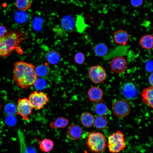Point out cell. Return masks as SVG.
Listing matches in <instances>:
<instances>
[{
	"label": "cell",
	"instance_id": "obj_18",
	"mask_svg": "<svg viewBox=\"0 0 153 153\" xmlns=\"http://www.w3.org/2000/svg\"><path fill=\"white\" fill-rule=\"evenodd\" d=\"M18 134L20 153H36L35 150L33 148L29 147L27 145L22 134L19 133Z\"/></svg>",
	"mask_w": 153,
	"mask_h": 153
},
{
	"label": "cell",
	"instance_id": "obj_31",
	"mask_svg": "<svg viewBox=\"0 0 153 153\" xmlns=\"http://www.w3.org/2000/svg\"><path fill=\"white\" fill-rule=\"evenodd\" d=\"M7 32V30L5 27L0 25V37L3 35Z\"/></svg>",
	"mask_w": 153,
	"mask_h": 153
},
{
	"label": "cell",
	"instance_id": "obj_2",
	"mask_svg": "<svg viewBox=\"0 0 153 153\" xmlns=\"http://www.w3.org/2000/svg\"><path fill=\"white\" fill-rule=\"evenodd\" d=\"M22 36V33L14 31L0 37V58L8 56L14 51L23 40Z\"/></svg>",
	"mask_w": 153,
	"mask_h": 153
},
{
	"label": "cell",
	"instance_id": "obj_24",
	"mask_svg": "<svg viewBox=\"0 0 153 153\" xmlns=\"http://www.w3.org/2000/svg\"><path fill=\"white\" fill-rule=\"evenodd\" d=\"M31 5V0H16L15 5L19 10L26 11L30 8Z\"/></svg>",
	"mask_w": 153,
	"mask_h": 153
},
{
	"label": "cell",
	"instance_id": "obj_17",
	"mask_svg": "<svg viewBox=\"0 0 153 153\" xmlns=\"http://www.w3.org/2000/svg\"><path fill=\"white\" fill-rule=\"evenodd\" d=\"M139 43L143 49L150 50L152 48L153 43V36L151 34L145 35L140 38Z\"/></svg>",
	"mask_w": 153,
	"mask_h": 153
},
{
	"label": "cell",
	"instance_id": "obj_19",
	"mask_svg": "<svg viewBox=\"0 0 153 153\" xmlns=\"http://www.w3.org/2000/svg\"><path fill=\"white\" fill-rule=\"evenodd\" d=\"M36 140L40 143L39 147L42 152H48L51 151L54 147L53 142L48 139H44L41 140Z\"/></svg>",
	"mask_w": 153,
	"mask_h": 153
},
{
	"label": "cell",
	"instance_id": "obj_6",
	"mask_svg": "<svg viewBox=\"0 0 153 153\" xmlns=\"http://www.w3.org/2000/svg\"><path fill=\"white\" fill-rule=\"evenodd\" d=\"M112 108L114 114L120 118L126 117L131 111V106L129 103L126 101L122 99L114 102Z\"/></svg>",
	"mask_w": 153,
	"mask_h": 153
},
{
	"label": "cell",
	"instance_id": "obj_9",
	"mask_svg": "<svg viewBox=\"0 0 153 153\" xmlns=\"http://www.w3.org/2000/svg\"><path fill=\"white\" fill-rule=\"evenodd\" d=\"M111 71L116 74L122 73L125 72L127 68V63L123 57L119 56L112 59L110 63Z\"/></svg>",
	"mask_w": 153,
	"mask_h": 153
},
{
	"label": "cell",
	"instance_id": "obj_22",
	"mask_svg": "<svg viewBox=\"0 0 153 153\" xmlns=\"http://www.w3.org/2000/svg\"><path fill=\"white\" fill-rule=\"evenodd\" d=\"M94 50L95 54L100 57L105 56L107 53L108 51L107 46L102 43H99L96 45L94 47Z\"/></svg>",
	"mask_w": 153,
	"mask_h": 153
},
{
	"label": "cell",
	"instance_id": "obj_28",
	"mask_svg": "<svg viewBox=\"0 0 153 153\" xmlns=\"http://www.w3.org/2000/svg\"><path fill=\"white\" fill-rule=\"evenodd\" d=\"M34 84H35L38 88L42 89L46 86V82L44 80L39 78L37 79Z\"/></svg>",
	"mask_w": 153,
	"mask_h": 153
},
{
	"label": "cell",
	"instance_id": "obj_11",
	"mask_svg": "<svg viewBox=\"0 0 153 153\" xmlns=\"http://www.w3.org/2000/svg\"><path fill=\"white\" fill-rule=\"evenodd\" d=\"M113 38L116 44L124 45L129 41V35L127 31L123 29H119L114 33Z\"/></svg>",
	"mask_w": 153,
	"mask_h": 153
},
{
	"label": "cell",
	"instance_id": "obj_26",
	"mask_svg": "<svg viewBox=\"0 0 153 153\" xmlns=\"http://www.w3.org/2000/svg\"><path fill=\"white\" fill-rule=\"evenodd\" d=\"M62 25L65 30L70 31L73 28L74 26V23L71 20L64 19L62 22Z\"/></svg>",
	"mask_w": 153,
	"mask_h": 153
},
{
	"label": "cell",
	"instance_id": "obj_23",
	"mask_svg": "<svg viewBox=\"0 0 153 153\" xmlns=\"http://www.w3.org/2000/svg\"><path fill=\"white\" fill-rule=\"evenodd\" d=\"M94 124L97 128L103 129L107 126L108 121L104 116L99 115L95 119Z\"/></svg>",
	"mask_w": 153,
	"mask_h": 153
},
{
	"label": "cell",
	"instance_id": "obj_21",
	"mask_svg": "<svg viewBox=\"0 0 153 153\" xmlns=\"http://www.w3.org/2000/svg\"><path fill=\"white\" fill-rule=\"evenodd\" d=\"M46 57L48 61L52 64H56L60 60V54L58 52L54 50L48 52L46 54Z\"/></svg>",
	"mask_w": 153,
	"mask_h": 153
},
{
	"label": "cell",
	"instance_id": "obj_32",
	"mask_svg": "<svg viewBox=\"0 0 153 153\" xmlns=\"http://www.w3.org/2000/svg\"><path fill=\"white\" fill-rule=\"evenodd\" d=\"M153 75L152 73L149 76L148 79L149 82L151 86H153Z\"/></svg>",
	"mask_w": 153,
	"mask_h": 153
},
{
	"label": "cell",
	"instance_id": "obj_29",
	"mask_svg": "<svg viewBox=\"0 0 153 153\" xmlns=\"http://www.w3.org/2000/svg\"><path fill=\"white\" fill-rule=\"evenodd\" d=\"M142 2V0H131L132 5L134 7L139 6L141 5Z\"/></svg>",
	"mask_w": 153,
	"mask_h": 153
},
{
	"label": "cell",
	"instance_id": "obj_20",
	"mask_svg": "<svg viewBox=\"0 0 153 153\" xmlns=\"http://www.w3.org/2000/svg\"><path fill=\"white\" fill-rule=\"evenodd\" d=\"M69 122V120L63 117H59L54 122L51 123L50 126L53 129L63 128L68 125Z\"/></svg>",
	"mask_w": 153,
	"mask_h": 153
},
{
	"label": "cell",
	"instance_id": "obj_7",
	"mask_svg": "<svg viewBox=\"0 0 153 153\" xmlns=\"http://www.w3.org/2000/svg\"><path fill=\"white\" fill-rule=\"evenodd\" d=\"M32 109L28 99L24 97L18 99L16 106L17 114L21 116L23 120H29L28 116L32 114Z\"/></svg>",
	"mask_w": 153,
	"mask_h": 153
},
{
	"label": "cell",
	"instance_id": "obj_14",
	"mask_svg": "<svg viewBox=\"0 0 153 153\" xmlns=\"http://www.w3.org/2000/svg\"><path fill=\"white\" fill-rule=\"evenodd\" d=\"M142 100L144 103L151 108H153V88L151 85L144 89L142 92Z\"/></svg>",
	"mask_w": 153,
	"mask_h": 153
},
{
	"label": "cell",
	"instance_id": "obj_25",
	"mask_svg": "<svg viewBox=\"0 0 153 153\" xmlns=\"http://www.w3.org/2000/svg\"><path fill=\"white\" fill-rule=\"evenodd\" d=\"M50 71V68L47 63L40 65L36 68L37 75L41 77L44 76L48 75Z\"/></svg>",
	"mask_w": 153,
	"mask_h": 153
},
{
	"label": "cell",
	"instance_id": "obj_30",
	"mask_svg": "<svg viewBox=\"0 0 153 153\" xmlns=\"http://www.w3.org/2000/svg\"><path fill=\"white\" fill-rule=\"evenodd\" d=\"M152 62L151 61H149L146 63V69L147 71L151 72L152 71Z\"/></svg>",
	"mask_w": 153,
	"mask_h": 153
},
{
	"label": "cell",
	"instance_id": "obj_13",
	"mask_svg": "<svg viewBox=\"0 0 153 153\" xmlns=\"http://www.w3.org/2000/svg\"><path fill=\"white\" fill-rule=\"evenodd\" d=\"M88 94L91 101L97 102L100 101L101 100L103 95V92L102 90L100 88L92 86L88 90Z\"/></svg>",
	"mask_w": 153,
	"mask_h": 153
},
{
	"label": "cell",
	"instance_id": "obj_3",
	"mask_svg": "<svg viewBox=\"0 0 153 153\" xmlns=\"http://www.w3.org/2000/svg\"><path fill=\"white\" fill-rule=\"evenodd\" d=\"M86 144L92 152L100 153L107 147L106 138L101 132L92 131L88 134Z\"/></svg>",
	"mask_w": 153,
	"mask_h": 153
},
{
	"label": "cell",
	"instance_id": "obj_15",
	"mask_svg": "<svg viewBox=\"0 0 153 153\" xmlns=\"http://www.w3.org/2000/svg\"><path fill=\"white\" fill-rule=\"evenodd\" d=\"M80 121L82 124L85 127L90 128L94 124L95 118L90 113L84 112L80 116Z\"/></svg>",
	"mask_w": 153,
	"mask_h": 153
},
{
	"label": "cell",
	"instance_id": "obj_12",
	"mask_svg": "<svg viewBox=\"0 0 153 153\" xmlns=\"http://www.w3.org/2000/svg\"><path fill=\"white\" fill-rule=\"evenodd\" d=\"M122 94L124 97L129 99H132L137 96L138 90L134 85L131 82L125 84L122 88Z\"/></svg>",
	"mask_w": 153,
	"mask_h": 153
},
{
	"label": "cell",
	"instance_id": "obj_1",
	"mask_svg": "<svg viewBox=\"0 0 153 153\" xmlns=\"http://www.w3.org/2000/svg\"><path fill=\"white\" fill-rule=\"evenodd\" d=\"M13 78L18 87L24 89L34 85L37 79L36 67L31 63L23 61L16 62L14 65Z\"/></svg>",
	"mask_w": 153,
	"mask_h": 153
},
{
	"label": "cell",
	"instance_id": "obj_33",
	"mask_svg": "<svg viewBox=\"0 0 153 153\" xmlns=\"http://www.w3.org/2000/svg\"><path fill=\"white\" fill-rule=\"evenodd\" d=\"M84 153H88L86 150H85Z\"/></svg>",
	"mask_w": 153,
	"mask_h": 153
},
{
	"label": "cell",
	"instance_id": "obj_5",
	"mask_svg": "<svg viewBox=\"0 0 153 153\" xmlns=\"http://www.w3.org/2000/svg\"><path fill=\"white\" fill-rule=\"evenodd\" d=\"M28 99L32 108L39 110L42 109L49 101V98L46 94L37 91L31 92Z\"/></svg>",
	"mask_w": 153,
	"mask_h": 153
},
{
	"label": "cell",
	"instance_id": "obj_16",
	"mask_svg": "<svg viewBox=\"0 0 153 153\" xmlns=\"http://www.w3.org/2000/svg\"><path fill=\"white\" fill-rule=\"evenodd\" d=\"M93 109L96 114L100 116H106L109 112V109L106 104L103 102H98L94 104Z\"/></svg>",
	"mask_w": 153,
	"mask_h": 153
},
{
	"label": "cell",
	"instance_id": "obj_4",
	"mask_svg": "<svg viewBox=\"0 0 153 153\" xmlns=\"http://www.w3.org/2000/svg\"><path fill=\"white\" fill-rule=\"evenodd\" d=\"M124 135L118 130L110 135L108 139V147L109 151L112 153H117L123 150L126 144Z\"/></svg>",
	"mask_w": 153,
	"mask_h": 153
},
{
	"label": "cell",
	"instance_id": "obj_10",
	"mask_svg": "<svg viewBox=\"0 0 153 153\" xmlns=\"http://www.w3.org/2000/svg\"><path fill=\"white\" fill-rule=\"evenodd\" d=\"M83 133L82 129L79 125L75 124H71L67 131V134L68 137L73 140L80 139Z\"/></svg>",
	"mask_w": 153,
	"mask_h": 153
},
{
	"label": "cell",
	"instance_id": "obj_27",
	"mask_svg": "<svg viewBox=\"0 0 153 153\" xmlns=\"http://www.w3.org/2000/svg\"><path fill=\"white\" fill-rule=\"evenodd\" d=\"M74 59L76 63L79 64H82L85 61V56L83 53L79 52L75 54L74 56Z\"/></svg>",
	"mask_w": 153,
	"mask_h": 153
},
{
	"label": "cell",
	"instance_id": "obj_8",
	"mask_svg": "<svg viewBox=\"0 0 153 153\" xmlns=\"http://www.w3.org/2000/svg\"><path fill=\"white\" fill-rule=\"evenodd\" d=\"M88 74L90 80L96 84L104 81L107 76L105 70L99 65L91 67L90 68Z\"/></svg>",
	"mask_w": 153,
	"mask_h": 153
}]
</instances>
